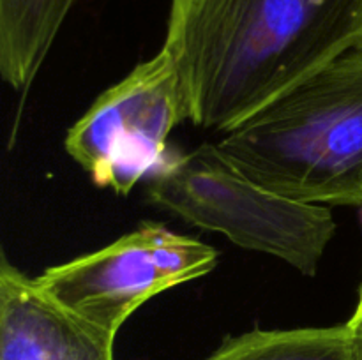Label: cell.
<instances>
[{
    "mask_svg": "<svg viewBox=\"0 0 362 360\" xmlns=\"http://www.w3.org/2000/svg\"><path fill=\"white\" fill-rule=\"evenodd\" d=\"M151 203L191 224L223 233L235 246L271 254L317 274L336 233L332 212L272 193L235 168L216 143L170 155L148 176Z\"/></svg>",
    "mask_w": 362,
    "mask_h": 360,
    "instance_id": "obj_3",
    "label": "cell"
},
{
    "mask_svg": "<svg viewBox=\"0 0 362 360\" xmlns=\"http://www.w3.org/2000/svg\"><path fill=\"white\" fill-rule=\"evenodd\" d=\"M115 335L59 306L2 254L0 360H113Z\"/></svg>",
    "mask_w": 362,
    "mask_h": 360,
    "instance_id": "obj_6",
    "label": "cell"
},
{
    "mask_svg": "<svg viewBox=\"0 0 362 360\" xmlns=\"http://www.w3.org/2000/svg\"><path fill=\"white\" fill-rule=\"evenodd\" d=\"M362 46V0H170L163 52L189 120L228 133Z\"/></svg>",
    "mask_w": 362,
    "mask_h": 360,
    "instance_id": "obj_1",
    "label": "cell"
},
{
    "mask_svg": "<svg viewBox=\"0 0 362 360\" xmlns=\"http://www.w3.org/2000/svg\"><path fill=\"white\" fill-rule=\"evenodd\" d=\"M346 325H349L350 330H352L354 339H356L357 344V353H359V360H362V286L359 292V302H357L356 311H354L352 318L346 321Z\"/></svg>",
    "mask_w": 362,
    "mask_h": 360,
    "instance_id": "obj_10",
    "label": "cell"
},
{
    "mask_svg": "<svg viewBox=\"0 0 362 360\" xmlns=\"http://www.w3.org/2000/svg\"><path fill=\"white\" fill-rule=\"evenodd\" d=\"M205 360H359L349 325L257 330L228 337Z\"/></svg>",
    "mask_w": 362,
    "mask_h": 360,
    "instance_id": "obj_8",
    "label": "cell"
},
{
    "mask_svg": "<svg viewBox=\"0 0 362 360\" xmlns=\"http://www.w3.org/2000/svg\"><path fill=\"white\" fill-rule=\"evenodd\" d=\"M151 249L159 270L173 286L207 275L218 263L214 247L191 236L179 235L159 222H144L138 228Z\"/></svg>",
    "mask_w": 362,
    "mask_h": 360,
    "instance_id": "obj_9",
    "label": "cell"
},
{
    "mask_svg": "<svg viewBox=\"0 0 362 360\" xmlns=\"http://www.w3.org/2000/svg\"><path fill=\"white\" fill-rule=\"evenodd\" d=\"M76 0H0V73L25 92Z\"/></svg>",
    "mask_w": 362,
    "mask_h": 360,
    "instance_id": "obj_7",
    "label": "cell"
},
{
    "mask_svg": "<svg viewBox=\"0 0 362 360\" xmlns=\"http://www.w3.org/2000/svg\"><path fill=\"white\" fill-rule=\"evenodd\" d=\"M361 219H362V207H361Z\"/></svg>",
    "mask_w": 362,
    "mask_h": 360,
    "instance_id": "obj_11",
    "label": "cell"
},
{
    "mask_svg": "<svg viewBox=\"0 0 362 360\" xmlns=\"http://www.w3.org/2000/svg\"><path fill=\"white\" fill-rule=\"evenodd\" d=\"M35 282L64 309L112 334L148 299L173 288L140 229L94 253L46 268Z\"/></svg>",
    "mask_w": 362,
    "mask_h": 360,
    "instance_id": "obj_5",
    "label": "cell"
},
{
    "mask_svg": "<svg viewBox=\"0 0 362 360\" xmlns=\"http://www.w3.org/2000/svg\"><path fill=\"white\" fill-rule=\"evenodd\" d=\"M189 120L179 73L166 52L103 92L67 131L66 150L99 187L126 196L165 161L170 133Z\"/></svg>",
    "mask_w": 362,
    "mask_h": 360,
    "instance_id": "obj_4",
    "label": "cell"
},
{
    "mask_svg": "<svg viewBox=\"0 0 362 360\" xmlns=\"http://www.w3.org/2000/svg\"><path fill=\"white\" fill-rule=\"evenodd\" d=\"M221 154L279 196L362 207V46L225 133Z\"/></svg>",
    "mask_w": 362,
    "mask_h": 360,
    "instance_id": "obj_2",
    "label": "cell"
}]
</instances>
